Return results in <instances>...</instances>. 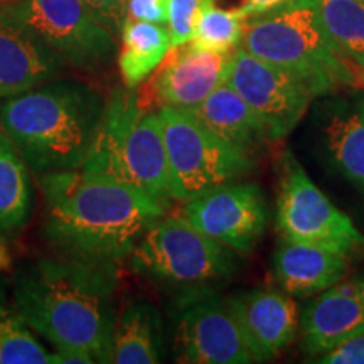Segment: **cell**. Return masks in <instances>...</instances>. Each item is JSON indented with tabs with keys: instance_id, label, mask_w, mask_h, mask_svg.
I'll list each match as a JSON object with an SVG mask.
<instances>
[{
	"instance_id": "obj_1",
	"label": "cell",
	"mask_w": 364,
	"mask_h": 364,
	"mask_svg": "<svg viewBox=\"0 0 364 364\" xmlns=\"http://www.w3.org/2000/svg\"><path fill=\"white\" fill-rule=\"evenodd\" d=\"M117 263L46 257L16 273L14 309L56 348L81 349L110 363L117 324Z\"/></svg>"
},
{
	"instance_id": "obj_2",
	"label": "cell",
	"mask_w": 364,
	"mask_h": 364,
	"mask_svg": "<svg viewBox=\"0 0 364 364\" xmlns=\"http://www.w3.org/2000/svg\"><path fill=\"white\" fill-rule=\"evenodd\" d=\"M44 196V236L59 255L97 263L130 257L166 204L83 169L39 176Z\"/></svg>"
},
{
	"instance_id": "obj_3",
	"label": "cell",
	"mask_w": 364,
	"mask_h": 364,
	"mask_svg": "<svg viewBox=\"0 0 364 364\" xmlns=\"http://www.w3.org/2000/svg\"><path fill=\"white\" fill-rule=\"evenodd\" d=\"M107 98L78 80H51L4 98L0 129L36 176L81 169L88 159Z\"/></svg>"
},
{
	"instance_id": "obj_4",
	"label": "cell",
	"mask_w": 364,
	"mask_h": 364,
	"mask_svg": "<svg viewBox=\"0 0 364 364\" xmlns=\"http://www.w3.org/2000/svg\"><path fill=\"white\" fill-rule=\"evenodd\" d=\"M240 48L290 73L316 98L341 86H364L361 68L348 61L327 36L316 0H287L250 17Z\"/></svg>"
},
{
	"instance_id": "obj_5",
	"label": "cell",
	"mask_w": 364,
	"mask_h": 364,
	"mask_svg": "<svg viewBox=\"0 0 364 364\" xmlns=\"http://www.w3.org/2000/svg\"><path fill=\"white\" fill-rule=\"evenodd\" d=\"M169 204V167L159 110L140 102L136 90L115 88L83 167Z\"/></svg>"
},
{
	"instance_id": "obj_6",
	"label": "cell",
	"mask_w": 364,
	"mask_h": 364,
	"mask_svg": "<svg viewBox=\"0 0 364 364\" xmlns=\"http://www.w3.org/2000/svg\"><path fill=\"white\" fill-rule=\"evenodd\" d=\"M132 270L174 295L177 304L215 294L235 275L233 250L218 243L182 216L159 218L130 253Z\"/></svg>"
},
{
	"instance_id": "obj_7",
	"label": "cell",
	"mask_w": 364,
	"mask_h": 364,
	"mask_svg": "<svg viewBox=\"0 0 364 364\" xmlns=\"http://www.w3.org/2000/svg\"><path fill=\"white\" fill-rule=\"evenodd\" d=\"M159 113L172 199L188 203L253 172L255 162L248 152L218 136L188 108L161 107Z\"/></svg>"
},
{
	"instance_id": "obj_8",
	"label": "cell",
	"mask_w": 364,
	"mask_h": 364,
	"mask_svg": "<svg viewBox=\"0 0 364 364\" xmlns=\"http://www.w3.org/2000/svg\"><path fill=\"white\" fill-rule=\"evenodd\" d=\"M277 228L282 238L311 243L351 257L364 255V235L307 176L292 152L280 162Z\"/></svg>"
},
{
	"instance_id": "obj_9",
	"label": "cell",
	"mask_w": 364,
	"mask_h": 364,
	"mask_svg": "<svg viewBox=\"0 0 364 364\" xmlns=\"http://www.w3.org/2000/svg\"><path fill=\"white\" fill-rule=\"evenodd\" d=\"M2 11L76 70H103L117 51L115 34L91 14L85 0H16Z\"/></svg>"
},
{
	"instance_id": "obj_10",
	"label": "cell",
	"mask_w": 364,
	"mask_h": 364,
	"mask_svg": "<svg viewBox=\"0 0 364 364\" xmlns=\"http://www.w3.org/2000/svg\"><path fill=\"white\" fill-rule=\"evenodd\" d=\"M226 83L262 118L272 140H282L300 124L314 102L302 81L236 48Z\"/></svg>"
},
{
	"instance_id": "obj_11",
	"label": "cell",
	"mask_w": 364,
	"mask_h": 364,
	"mask_svg": "<svg viewBox=\"0 0 364 364\" xmlns=\"http://www.w3.org/2000/svg\"><path fill=\"white\" fill-rule=\"evenodd\" d=\"M196 230L236 253H252L265 233L268 211L260 186L228 182L184 203L181 213Z\"/></svg>"
},
{
	"instance_id": "obj_12",
	"label": "cell",
	"mask_w": 364,
	"mask_h": 364,
	"mask_svg": "<svg viewBox=\"0 0 364 364\" xmlns=\"http://www.w3.org/2000/svg\"><path fill=\"white\" fill-rule=\"evenodd\" d=\"M174 356L184 364L255 363L228 302L215 294L182 304L174 332Z\"/></svg>"
},
{
	"instance_id": "obj_13",
	"label": "cell",
	"mask_w": 364,
	"mask_h": 364,
	"mask_svg": "<svg viewBox=\"0 0 364 364\" xmlns=\"http://www.w3.org/2000/svg\"><path fill=\"white\" fill-rule=\"evenodd\" d=\"M231 61L233 51H206L194 48L191 43L174 46L150 75L145 91L161 107H196L218 86L226 83Z\"/></svg>"
},
{
	"instance_id": "obj_14",
	"label": "cell",
	"mask_w": 364,
	"mask_h": 364,
	"mask_svg": "<svg viewBox=\"0 0 364 364\" xmlns=\"http://www.w3.org/2000/svg\"><path fill=\"white\" fill-rule=\"evenodd\" d=\"M243 331L255 363L277 358L295 339L299 326L292 295L272 289H252L226 299Z\"/></svg>"
},
{
	"instance_id": "obj_15",
	"label": "cell",
	"mask_w": 364,
	"mask_h": 364,
	"mask_svg": "<svg viewBox=\"0 0 364 364\" xmlns=\"http://www.w3.org/2000/svg\"><path fill=\"white\" fill-rule=\"evenodd\" d=\"M302 349L317 358L364 332V279L341 280L322 290L300 316Z\"/></svg>"
},
{
	"instance_id": "obj_16",
	"label": "cell",
	"mask_w": 364,
	"mask_h": 364,
	"mask_svg": "<svg viewBox=\"0 0 364 364\" xmlns=\"http://www.w3.org/2000/svg\"><path fill=\"white\" fill-rule=\"evenodd\" d=\"M65 61L0 9V100L56 80Z\"/></svg>"
},
{
	"instance_id": "obj_17",
	"label": "cell",
	"mask_w": 364,
	"mask_h": 364,
	"mask_svg": "<svg viewBox=\"0 0 364 364\" xmlns=\"http://www.w3.org/2000/svg\"><path fill=\"white\" fill-rule=\"evenodd\" d=\"M348 265V255L285 238L273 257L277 282L292 297L321 294L344 279Z\"/></svg>"
},
{
	"instance_id": "obj_18",
	"label": "cell",
	"mask_w": 364,
	"mask_h": 364,
	"mask_svg": "<svg viewBox=\"0 0 364 364\" xmlns=\"http://www.w3.org/2000/svg\"><path fill=\"white\" fill-rule=\"evenodd\" d=\"M188 110L218 136L250 156L267 140H272L262 118L228 83L218 86L204 102Z\"/></svg>"
},
{
	"instance_id": "obj_19",
	"label": "cell",
	"mask_w": 364,
	"mask_h": 364,
	"mask_svg": "<svg viewBox=\"0 0 364 364\" xmlns=\"http://www.w3.org/2000/svg\"><path fill=\"white\" fill-rule=\"evenodd\" d=\"M164 327L157 307L132 300L117 317L110 363L156 364L164 359Z\"/></svg>"
},
{
	"instance_id": "obj_20",
	"label": "cell",
	"mask_w": 364,
	"mask_h": 364,
	"mask_svg": "<svg viewBox=\"0 0 364 364\" xmlns=\"http://www.w3.org/2000/svg\"><path fill=\"white\" fill-rule=\"evenodd\" d=\"M324 136L336 169L364 193V97L334 105L327 113Z\"/></svg>"
},
{
	"instance_id": "obj_21",
	"label": "cell",
	"mask_w": 364,
	"mask_h": 364,
	"mask_svg": "<svg viewBox=\"0 0 364 364\" xmlns=\"http://www.w3.org/2000/svg\"><path fill=\"white\" fill-rule=\"evenodd\" d=\"M118 70L127 88L136 90L157 70L171 49L169 29L164 24L144 21L124 22Z\"/></svg>"
},
{
	"instance_id": "obj_22",
	"label": "cell",
	"mask_w": 364,
	"mask_h": 364,
	"mask_svg": "<svg viewBox=\"0 0 364 364\" xmlns=\"http://www.w3.org/2000/svg\"><path fill=\"white\" fill-rule=\"evenodd\" d=\"M29 166L0 129V231L21 230L33 213L34 193Z\"/></svg>"
},
{
	"instance_id": "obj_23",
	"label": "cell",
	"mask_w": 364,
	"mask_h": 364,
	"mask_svg": "<svg viewBox=\"0 0 364 364\" xmlns=\"http://www.w3.org/2000/svg\"><path fill=\"white\" fill-rule=\"evenodd\" d=\"M332 44L354 66L364 71V2L361 0H316Z\"/></svg>"
},
{
	"instance_id": "obj_24",
	"label": "cell",
	"mask_w": 364,
	"mask_h": 364,
	"mask_svg": "<svg viewBox=\"0 0 364 364\" xmlns=\"http://www.w3.org/2000/svg\"><path fill=\"white\" fill-rule=\"evenodd\" d=\"M247 17L240 9L225 11L211 6L201 14L196 24L193 39L194 48L215 53H231L238 48L243 38Z\"/></svg>"
},
{
	"instance_id": "obj_25",
	"label": "cell",
	"mask_w": 364,
	"mask_h": 364,
	"mask_svg": "<svg viewBox=\"0 0 364 364\" xmlns=\"http://www.w3.org/2000/svg\"><path fill=\"white\" fill-rule=\"evenodd\" d=\"M51 353L27 331L16 312L0 307V364H48Z\"/></svg>"
},
{
	"instance_id": "obj_26",
	"label": "cell",
	"mask_w": 364,
	"mask_h": 364,
	"mask_svg": "<svg viewBox=\"0 0 364 364\" xmlns=\"http://www.w3.org/2000/svg\"><path fill=\"white\" fill-rule=\"evenodd\" d=\"M211 6H215V0H171L169 21H167L171 48L186 44L193 39L198 19Z\"/></svg>"
},
{
	"instance_id": "obj_27",
	"label": "cell",
	"mask_w": 364,
	"mask_h": 364,
	"mask_svg": "<svg viewBox=\"0 0 364 364\" xmlns=\"http://www.w3.org/2000/svg\"><path fill=\"white\" fill-rule=\"evenodd\" d=\"M85 4L107 29H110L115 36H120L127 19L129 0H85Z\"/></svg>"
},
{
	"instance_id": "obj_28",
	"label": "cell",
	"mask_w": 364,
	"mask_h": 364,
	"mask_svg": "<svg viewBox=\"0 0 364 364\" xmlns=\"http://www.w3.org/2000/svg\"><path fill=\"white\" fill-rule=\"evenodd\" d=\"M322 364H364V332L343 341V343L317 356Z\"/></svg>"
},
{
	"instance_id": "obj_29",
	"label": "cell",
	"mask_w": 364,
	"mask_h": 364,
	"mask_svg": "<svg viewBox=\"0 0 364 364\" xmlns=\"http://www.w3.org/2000/svg\"><path fill=\"white\" fill-rule=\"evenodd\" d=\"M169 2L171 0H129L127 19L166 26L169 21Z\"/></svg>"
},
{
	"instance_id": "obj_30",
	"label": "cell",
	"mask_w": 364,
	"mask_h": 364,
	"mask_svg": "<svg viewBox=\"0 0 364 364\" xmlns=\"http://www.w3.org/2000/svg\"><path fill=\"white\" fill-rule=\"evenodd\" d=\"M51 363L54 364H91L97 363V359L90 353L81 351V349H63L56 348V351L51 353Z\"/></svg>"
},
{
	"instance_id": "obj_31",
	"label": "cell",
	"mask_w": 364,
	"mask_h": 364,
	"mask_svg": "<svg viewBox=\"0 0 364 364\" xmlns=\"http://www.w3.org/2000/svg\"><path fill=\"white\" fill-rule=\"evenodd\" d=\"M285 2L287 0H247V2H245L243 6L238 9H240V12L247 17V19H250V17L260 16V14L272 11V9L279 7Z\"/></svg>"
},
{
	"instance_id": "obj_32",
	"label": "cell",
	"mask_w": 364,
	"mask_h": 364,
	"mask_svg": "<svg viewBox=\"0 0 364 364\" xmlns=\"http://www.w3.org/2000/svg\"><path fill=\"white\" fill-rule=\"evenodd\" d=\"M11 267V253H9L7 245L4 243V240L0 238V270Z\"/></svg>"
},
{
	"instance_id": "obj_33",
	"label": "cell",
	"mask_w": 364,
	"mask_h": 364,
	"mask_svg": "<svg viewBox=\"0 0 364 364\" xmlns=\"http://www.w3.org/2000/svg\"><path fill=\"white\" fill-rule=\"evenodd\" d=\"M361 2H364V0H361Z\"/></svg>"
}]
</instances>
